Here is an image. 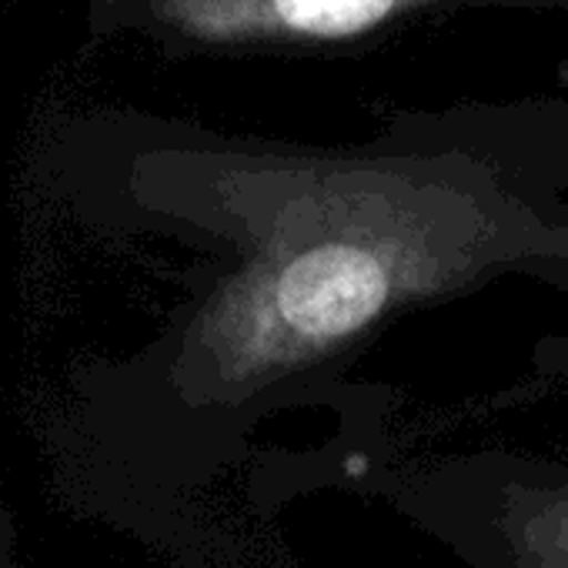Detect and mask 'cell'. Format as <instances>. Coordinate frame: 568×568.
I'll list each match as a JSON object with an SVG mask.
<instances>
[{
	"mask_svg": "<svg viewBox=\"0 0 568 568\" xmlns=\"http://www.w3.org/2000/svg\"><path fill=\"white\" fill-rule=\"evenodd\" d=\"M385 264L352 244H322L298 254L271 284L281 338L302 348L332 345L365 328L388 302Z\"/></svg>",
	"mask_w": 568,
	"mask_h": 568,
	"instance_id": "1",
	"label": "cell"
}]
</instances>
